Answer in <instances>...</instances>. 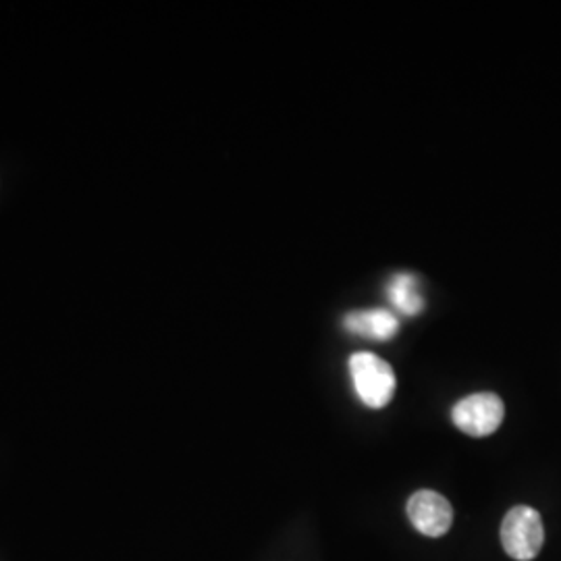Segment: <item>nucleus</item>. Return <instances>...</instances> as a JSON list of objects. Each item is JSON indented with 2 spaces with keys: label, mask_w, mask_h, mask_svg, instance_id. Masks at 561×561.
<instances>
[{
  "label": "nucleus",
  "mask_w": 561,
  "mask_h": 561,
  "mask_svg": "<svg viewBox=\"0 0 561 561\" xmlns=\"http://www.w3.org/2000/svg\"><path fill=\"white\" fill-rule=\"evenodd\" d=\"M408 518L424 537L437 539L449 533L454 522V507L435 491H419L408 502Z\"/></svg>",
  "instance_id": "4"
},
{
  "label": "nucleus",
  "mask_w": 561,
  "mask_h": 561,
  "mask_svg": "<svg viewBox=\"0 0 561 561\" xmlns=\"http://www.w3.org/2000/svg\"><path fill=\"white\" fill-rule=\"evenodd\" d=\"M387 298L393 308H398L401 314L414 317L422 312L421 291H419V279L410 273H400L387 283Z\"/></svg>",
  "instance_id": "6"
},
{
  "label": "nucleus",
  "mask_w": 561,
  "mask_h": 561,
  "mask_svg": "<svg viewBox=\"0 0 561 561\" xmlns=\"http://www.w3.org/2000/svg\"><path fill=\"white\" fill-rule=\"evenodd\" d=\"M343 322H345L347 331H352L358 337H366V340H391L400 331L398 317L385 308L350 312Z\"/></svg>",
  "instance_id": "5"
},
{
  "label": "nucleus",
  "mask_w": 561,
  "mask_h": 561,
  "mask_svg": "<svg viewBox=\"0 0 561 561\" xmlns=\"http://www.w3.org/2000/svg\"><path fill=\"white\" fill-rule=\"evenodd\" d=\"M545 541L541 514L528 505H516L507 512L502 524V545L505 553L516 561L535 560Z\"/></svg>",
  "instance_id": "2"
},
{
  "label": "nucleus",
  "mask_w": 561,
  "mask_h": 561,
  "mask_svg": "<svg viewBox=\"0 0 561 561\" xmlns=\"http://www.w3.org/2000/svg\"><path fill=\"white\" fill-rule=\"evenodd\" d=\"M350 375L354 391L366 408L381 410L393 400L398 381L389 362L368 352H358L350 358Z\"/></svg>",
  "instance_id": "1"
},
{
  "label": "nucleus",
  "mask_w": 561,
  "mask_h": 561,
  "mask_svg": "<svg viewBox=\"0 0 561 561\" xmlns=\"http://www.w3.org/2000/svg\"><path fill=\"white\" fill-rule=\"evenodd\" d=\"M505 405L495 393H474L451 408V421L470 437H489L502 426Z\"/></svg>",
  "instance_id": "3"
}]
</instances>
